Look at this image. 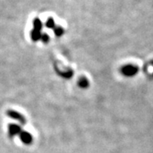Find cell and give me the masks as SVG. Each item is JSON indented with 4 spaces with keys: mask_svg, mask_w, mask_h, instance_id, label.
Here are the masks:
<instances>
[{
    "mask_svg": "<svg viewBox=\"0 0 153 153\" xmlns=\"http://www.w3.org/2000/svg\"><path fill=\"white\" fill-rule=\"evenodd\" d=\"M139 71H140V68L136 65H133V64H127L122 66L121 68V73L127 77L136 76Z\"/></svg>",
    "mask_w": 153,
    "mask_h": 153,
    "instance_id": "6da1fadb",
    "label": "cell"
},
{
    "mask_svg": "<svg viewBox=\"0 0 153 153\" xmlns=\"http://www.w3.org/2000/svg\"><path fill=\"white\" fill-rule=\"evenodd\" d=\"M7 116H8L9 117L12 118V119H14V120L18 121V122L21 123L22 124H26V123H27V120H26L25 117L22 116L21 113L16 111L9 110V111H7Z\"/></svg>",
    "mask_w": 153,
    "mask_h": 153,
    "instance_id": "7a4b0ae2",
    "label": "cell"
},
{
    "mask_svg": "<svg viewBox=\"0 0 153 153\" xmlns=\"http://www.w3.org/2000/svg\"><path fill=\"white\" fill-rule=\"evenodd\" d=\"M19 135H20V139H21V140H22L23 144L31 145L32 142H33V135L31 134H29L28 132L22 131Z\"/></svg>",
    "mask_w": 153,
    "mask_h": 153,
    "instance_id": "3957f363",
    "label": "cell"
},
{
    "mask_svg": "<svg viewBox=\"0 0 153 153\" xmlns=\"http://www.w3.org/2000/svg\"><path fill=\"white\" fill-rule=\"evenodd\" d=\"M8 128H9V134H10V136L11 137L18 135V134H20L21 132H22V128L19 125L14 124V123L10 124L9 127H8Z\"/></svg>",
    "mask_w": 153,
    "mask_h": 153,
    "instance_id": "277c9868",
    "label": "cell"
},
{
    "mask_svg": "<svg viewBox=\"0 0 153 153\" xmlns=\"http://www.w3.org/2000/svg\"><path fill=\"white\" fill-rule=\"evenodd\" d=\"M77 84H78L79 87L82 88H87L88 87V85H89V82H88V80L85 76H82V77L79 78Z\"/></svg>",
    "mask_w": 153,
    "mask_h": 153,
    "instance_id": "5b68a950",
    "label": "cell"
},
{
    "mask_svg": "<svg viewBox=\"0 0 153 153\" xmlns=\"http://www.w3.org/2000/svg\"><path fill=\"white\" fill-rule=\"evenodd\" d=\"M152 66H153V61H152Z\"/></svg>",
    "mask_w": 153,
    "mask_h": 153,
    "instance_id": "8992f818",
    "label": "cell"
}]
</instances>
